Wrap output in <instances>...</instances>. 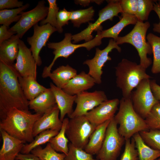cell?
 <instances>
[{
	"mask_svg": "<svg viewBox=\"0 0 160 160\" xmlns=\"http://www.w3.org/2000/svg\"><path fill=\"white\" fill-rule=\"evenodd\" d=\"M19 75L13 65L0 61V118L3 119L12 108L29 111L28 101L20 85Z\"/></svg>",
	"mask_w": 160,
	"mask_h": 160,
	"instance_id": "1",
	"label": "cell"
},
{
	"mask_svg": "<svg viewBox=\"0 0 160 160\" xmlns=\"http://www.w3.org/2000/svg\"><path fill=\"white\" fill-rule=\"evenodd\" d=\"M43 115L32 114L29 111L12 108L5 117L1 120L0 129L15 138L30 143L34 139V124Z\"/></svg>",
	"mask_w": 160,
	"mask_h": 160,
	"instance_id": "2",
	"label": "cell"
},
{
	"mask_svg": "<svg viewBox=\"0 0 160 160\" xmlns=\"http://www.w3.org/2000/svg\"><path fill=\"white\" fill-rule=\"evenodd\" d=\"M114 119L119 125V133L125 140L132 137L137 133L149 129L145 120L134 109L130 97H123L120 100L119 111Z\"/></svg>",
	"mask_w": 160,
	"mask_h": 160,
	"instance_id": "3",
	"label": "cell"
},
{
	"mask_svg": "<svg viewBox=\"0 0 160 160\" xmlns=\"http://www.w3.org/2000/svg\"><path fill=\"white\" fill-rule=\"evenodd\" d=\"M117 87L121 91L123 97L130 98L132 90L143 80L151 77L140 64L123 59L115 68Z\"/></svg>",
	"mask_w": 160,
	"mask_h": 160,
	"instance_id": "4",
	"label": "cell"
},
{
	"mask_svg": "<svg viewBox=\"0 0 160 160\" xmlns=\"http://www.w3.org/2000/svg\"><path fill=\"white\" fill-rule=\"evenodd\" d=\"M150 26L148 21L145 23L137 21L132 30L123 36H119L116 41L118 44H129L137 50L140 58V64L145 69L152 63L148 55L152 53L151 47L146 41V34Z\"/></svg>",
	"mask_w": 160,
	"mask_h": 160,
	"instance_id": "5",
	"label": "cell"
},
{
	"mask_svg": "<svg viewBox=\"0 0 160 160\" xmlns=\"http://www.w3.org/2000/svg\"><path fill=\"white\" fill-rule=\"evenodd\" d=\"M102 29V26L101 25L96 31L97 34L93 39L82 44L72 43V35L70 33H65L64 39L60 42L48 43V47L54 50L53 53L54 55V57L50 64L48 66H46V70L48 72H50L57 58L60 57L67 58L79 48L85 47L88 51H89L95 47L100 45L102 44V38L101 36V32L103 30Z\"/></svg>",
	"mask_w": 160,
	"mask_h": 160,
	"instance_id": "6",
	"label": "cell"
},
{
	"mask_svg": "<svg viewBox=\"0 0 160 160\" xmlns=\"http://www.w3.org/2000/svg\"><path fill=\"white\" fill-rule=\"evenodd\" d=\"M97 126L90 122L85 115L71 118L67 126L66 136L73 145L84 149Z\"/></svg>",
	"mask_w": 160,
	"mask_h": 160,
	"instance_id": "7",
	"label": "cell"
},
{
	"mask_svg": "<svg viewBox=\"0 0 160 160\" xmlns=\"http://www.w3.org/2000/svg\"><path fill=\"white\" fill-rule=\"evenodd\" d=\"M114 117L111 120L102 146L97 154V160H116L125 143V139L119 133Z\"/></svg>",
	"mask_w": 160,
	"mask_h": 160,
	"instance_id": "8",
	"label": "cell"
},
{
	"mask_svg": "<svg viewBox=\"0 0 160 160\" xmlns=\"http://www.w3.org/2000/svg\"><path fill=\"white\" fill-rule=\"evenodd\" d=\"M150 81V79L142 81L132 92L130 97L135 111L144 119L153 106L160 102L152 92Z\"/></svg>",
	"mask_w": 160,
	"mask_h": 160,
	"instance_id": "9",
	"label": "cell"
},
{
	"mask_svg": "<svg viewBox=\"0 0 160 160\" xmlns=\"http://www.w3.org/2000/svg\"><path fill=\"white\" fill-rule=\"evenodd\" d=\"M107 1L108 4L99 11V17L94 23H89L87 28L77 34L72 35L73 43L83 40L87 42L92 40V33L94 31H96L103 23L108 20L112 21L114 17L118 16L119 13L123 12L119 0Z\"/></svg>",
	"mask_w": 160,
	"mask_h": 160,
	"instance_id": "10",
	"label": "cell"
},
{
	"mask_svg": "<svg viewBox=\"0 0 160 160\" xmlns=\"http://www.w3.org/2000/svg\"><path fill=\"white\" fill-rule=\"evenodd\" d=\"M44 0L39 1L36 7L33 9L26 12H22L20 19L12 27L10 31L17 33L20 38L32 26L47 17L48 7L45 6Z\"/></svg>",
	"mask_w": 160,
	"mask_h": 160,
	"instance_id": "11",
	"label": "cell"
},
{
	"mask_svg": "<svg viewBox=\"0 0 160 160\" xmlns=\"http://www.w3.org/2000/svg\"><path fill=\"white\" fill-rule=\"evenodd\" d=\"M113 49H116L119 52L121 51V48L115 40L111 39L109 40L108 45L105 48L100 50L97 48L94 57L91 59L87 60L83 63V64L88 66V74L94 79L96 84H99L102 83L103 67L107 61L111 60L109 54Z\"/></svg>",
	"mask_w": 160,
	"mask_h": 160,
	"instance_id": "12",
	"label": "cell"
},
{
	"mask_svg": "<svg viewBox=\"0 0 160 160\" xmlns=\"http://www.w3.org/2000/svg\"><path fill=\"white\" fill-rule=\"evenodd\" d=\"M108 100L105 92L103 91L82 92L76 95L75 102L76 103V108L69 118L71 119L85 115L87 112Z\"/></svg>",
	"mask_w": 160,
	"mask_h": 160,
	"instance_id": "13",
	"label": "cell"
},
{
	"mask_svg": "<svg viewBox=\"0 0 160 160\" xmlns=\"http://www.w3.org/2000/svg\"><path fill=\"white\" fill-rule=\"evenodd\" d=\"M33 27V34L28 37L27 41L31 46L30 49L37 65L39 66L42 63L40 52L42 48L46 46L51 35L57 30L49 23L40 25L37 23Z\"/></svg>",
	"mask_w": 160,
	"mask_h": 160,
	"instance_id": "14",
	"label": "cell"
},
{
	"mask_svg": "<svg viewBox=\"0 0 160 160\" xmlns=\"http://www.w3.org/2000/svg\"><path fill=\"white\" fill-rule=\"evenodd\" d=\"M19 51L14 66L19 75L25 77L33 76L36 79L37 64L30 48L21 40L19 44Z\"/></svg>",
	"mask_w": 160,
	"mask_h": 160,
	"instance_id": "15",
	"label": "cell"
},
{
	"mask_svg": "<svg viewBox=\"0 0 160 160\" xmlns=\"http://www.w3.org/2000/svg\"><path fill=\"white\" fill-rule=\"evenodd\" d=\"M119 102L118 98L108 100L87 112L85 116L90 122L98 126L114 117Z\"/></svg>",
	"mask_w": 160,
	"mask_h": 160,
	"instance_id": "16",
	"label": "cell"
},
{
	"mask_svg": "<svg viewBox=\"0 0 160 160\" xmlns=\"http://www.w3.org/2000/svg\"><path fill=\"white\" fill-rule=\"evenodd\" d=\"M60 109L56 104L49 110L35 123L33 129V135L36 137L44 131L51 129L60 131L63 122L59 118Z\"/></svg>",
	"mask_w": 160,
	"mask_h": 160,
	"instance_id": "17",
	"label": "cell"
},
{
	"mask_svg": "<svg viewBox=\"0 0 160 160\" xmlns=\"http://www.w3.org/2000/svg\"><path fill=\"white\" fill-rule=\"evenodd\" d=\"M3 143L0 150V160H15L25 142L15 138L0 129Z\"/></svg>",
	"mask_w": 160,
	"mask_h": 160,
	"instance_id": "18",
	"label": "cell"
},
{
	"mask_svg": "<svg viewBox=\"0 0 160 160\" xmlns=\"http://www.w3.org/2000/svg\"><path fill=\"white\" fill-rule=\"evenodd\" d=\"M95 84V80L92 76L82 71L72 79L62 89L70 95H77L91 89Z\"/></svg>",
	"mask_w": 160,
	"mask_h": 160,
	"instance_id": "19",
	"label": "cell"
},
{
	"mask_svg": "<svg viewBox=\"0 0 160 160\" xmlns=\"http://www.w3.org/2000/svg\"><path fill=\"white\" fill-rule=\"evenodd\" d=\"M50 86L60 109V118L62 122L66 115L69 117L73 112V105L76 95H72L66 93L62 89L58 88L52 82L50 83Z\"/></svg>",
	"mask_w": 160,
	"mask_h": 160,
	"instance_id": "20",
	"label": "cell"
},
{
	"mask_svg": "<svg viewBox=\"0 0 160 160\" xmlns=\"http://www.w3.org/2000/svg\"><path fill=\"white\" fill-rule=\"evenodd\" d=\"M56 104L53 93L49 88L29 101V107L34 110L36 113L43 114Z\"/></svg>",
	"mask_w": 160,
	"mask_h": 160,
	"instance_id": "21",
	"label": "cell"
},
{
	"mask_svg": "<svg viewBox=\"0 0 160 160\" xmlns=\"http://www.w3.org/2000/svg\"><path fill=\"white\" fill-rule=\"evenodd\" d=\"M20 39L17 35H14L0 44V61L8 64H14L19 53Z\"/></svg>",
	"mask_w": 160,
	"mask_h": 160,
	"instance_id": "22",
	"label": "cell"
},
{
	"mask_svg": "<svg viewBox=\"0 0 160 160\" xmlns=\"http://www.w3.org/2000/svg\"><path fill=\"white\" fill-rule=\"evenodd\" d=\"M111 120L97 126L90 135L88 142L84 149L87 152L92 155L98 153L103 144L107 128Z\"/></svg>",
	"mask_w": 160,
	"mask_h": 160,
	"instance_id": "23",
	"label": "cell"
},
{
	"mask_svg": "<svg viewBox=\"0 0 160 160\" xmlns=\"http://www.w3.org/2000/svg\"><path fill=\"white\" fill-rule=\"evenodd\" d=\"M18 81L24 94L28 101L34 99L47 89L39 84L36 79L33 76L23 77L19 75Z\"/></svg>",
	"mask_w": 160,
	"mask_h": 160,
	"instance_id": "24",
	"label": "cell"
},
{
	"mask_svg": "<svg viewBox=\"0 0 160 160\" xmlns=\"http://www.w3.org/2000/svg\"><path fill=\"white\" fill-rule=\"evenodd\" d=\"M77 74L76 69L67 65L60 66L52 71L49 77L56 87L62 89Z\"/></svg>",
	"mask_w": 160,
	"mask_h": 160,
	"instance_id": "25",
	"label": "cell"
},
{
	"mask_svg": "<svg viewBox=\"0 0 160 160\" xmlns=\"http://www.w3.org/2000/svg\"><path fill=\"white\" fill-rule=\"evenodd\" d=\"M119 21L110 28L102 30L101 36L102 38H111L115 41L117 39L121 31L127 26L132 24L135 25L138 21L135 16L123 12Z\"/></svg>",
	"mask_w": 160,
	"mask_h": 160,
	"instance_id": "26",
	"label": "cell"
},
{
	"mask_svg": "<svg viewBox=\"0 0 160 160\" xmlns=\"http://www.w3.org/2000/svg\"><path fill=\"white\" fill-rule=\"evenodd\" d=\"M69 119L67 118H65L63 121V125L61 129L58 134L49 140V143L51 147L57 152L67 154L69 150L68 143L69 140L66 135V130Z\"/></svg>",
	"mask_w": 160,
	"mask_h": 160,
	"instance_id": "27",
	"label": "cell"
},
{
	"mask_svg": "<svg viewBox=\"0 0 160 160\" xmlns=\"http://www.w3.org/2000/svg\"><path fill=\"white\" fill-rule=\"evenodd\" d=\"M132 137L138 152L139 160H155L160 157V151L147 145L139 133L135 134Z\"/></svg>",
	"mask_w": 160,
	"mask_h": 160,
	"instance_id": "28",
	"label": "cell"
},
{
	"mask_svg": "<svg viewBox=\"0 0 160 160\" xmlns=\"http://www.w3.org/2000/svg\"><path fill=\"white\" fill-rule=\"evenodd\" d=\"M59 131L56 130L48 129L41 132L35 137L34 140L29 144H25L21 153L28 154L35 148L49 142L50 139L56 135Z\"/></svg>",
	"mask_w": 160,
	"mask_h": 160,
	"instance_id": "29",
	"label": "cell"
},
{
	"mask_svg": "<svg viewBox=\"0 0 160 160\" xmlns=\"http://www.w3.org/2000/svg\"><path fill=\"white\" fill-rule=\"evenodd\" d=\"M150 44L153 55V65L151 71L153 74L160 73V37L152 33H148L146 37Z\"/></svg>",
	"mask_w": 160,
	"mask_h": 160,
	"instance_id": "30",
	"label": "cell"
},
{
	"mask_svg": "<svg viewBox=\"0 0 160 160\" xmlns=\"http://www.w3.org/2000/svg\"><path fill=\"white\" fill-rule=\"evenodd\" d=\"M29 6L26 4L22 7L12 9L0 10V24L9 27L12 23L17 22L21 17V13L28 8Z\"/></svg>",
	"mask_w": 160,
	"mask_h": 160,
	"instance_id": "31",
	"label": "cell"
},
{
	"mask_svg": "<svg viewBox=\"0 0 160 160\" xmlns=\"http://www.w3.org/2000/svg\"><path fill=\"white\" fill-rule=\"evenodd\" d=\"M31 153L38 156L41 160H64L66 154L59 153L53 149L49 143L42 148L40 146L34 148Z\"/></svg>",
	"mask_w": 160,
	"mask_h": 160,
	"instance_id": "32",
	"label": "cell"
},
{
	"mask_svg": "<svg viewBox=\"0 0 160 160\" xmlns=\"http://www.w3.org/2000/svg\"><path fill=\"white\" fill-rule=\"evenodd\" d=\"M70 20L74 26L79 27L81 24L89 23L94 20L95 10L92 7L85 9L71 11Z\"/></svg>",
	"mask_w": 160,
	"mask_h": 160,
	"instance_id": "33",
	"label": "cell"
},
{
	"mask_svg": "<svg viewBox=\"0 0 160 160\" xmlns=\"http://www.w3.org/2000/svg\"><path fill=\"white\" fill-rule=\"evenodd\" d=\"M139 133L147 145L152 148L160 151V130L148 129Z\"/></svg>",
	"mask_w": 160,
	"mask_h": 160,
	"instance_id": "34",
	"label": "cell"
},
{
	"mask_svg": "<svg viewBox=\"0 0 160 160\" xmlns=\"http://www.w3.org/2000/svg\"><path fill=\"white\" fill-rule=\"evenodd\" d=\"M68 148L64 160H97L84 149L75 147L71 143L68 144Z\"/></svg>",
	"mask_w": 160,
	"mask_h": 160,
	"instance_id": "35",
	"label": "cell"
},
{
	"mask_svg": "<svg viewBox=\"0 0 160 160\" xmlns=\"http://www.w3.org/2000/svg\"><path fill=\"white\" fill-rule=\"evenodd\" d=\"M154 1L137 0V9L135 15L138 21L143 22L148 20L150 12L153 9Z\"/></svg>",
	"mask_w": 160,
	"mask_h": 160,
	"instance_id": "36",
	"label": "cell"
},
{
	"mask_svg": "<svg viewBox=\"0 0 160 160\" xmlns=\"http://www.w3.org/2000/svg\"><path fill=\"white\" fill-rule=\"evenodd\" d=\"M145 120L149 129L160 130V102L153 106Z\"/></svg>",
	"mask_w": 160,
	"mask_h": 160,
	"instance_id": "37",
	"label": "cell"
},
{
	"mask_svg": "<svg viewBox=\"0 0 160 160\" xmlns=\"http://www.w3.org/2000/svg\"><path fill=\"white\" fill-rule=\"evenodd\" d=\"M47 1L49 4L48 14L46 18L40 21V25L49 23L57 29V15L59 11V8L57 6L56 0H48Z\"/></svg>",
	"mask_w": 160,
	"mask_h": 160,
	"instance_id": "38",
	"label": "cell"
},
{
	"mask_svg": "<svg viewBox=\"0 0 160 160\" xmlns=\"http://www.w3.org/2000/svg\"><path fill=\"white\" fill-rule=\"evenodd\" d=\"M125 147L120 160H139L138 152L132 137L125 140Z\"/></svg>",
	"mask_w": 160,
	"mask_h": 160,
	"instance_id": "39",
	"label": "cell"
},
{
	"mask_svg": "<svg viewBox=\"0 0 160 160\" xmlns=\"http://www.w3.org/2000/svg\"><path fill=\"white\" fill-rule=\"evenodd\" d=\"M71 12L64 8L59 11L57 15V31L60 33L63 32L62 27L68 25L70 20Z\"/></svg>",
	"mask_w": 160,
	"mask_h": 160,
	"instance_id": "40",
	"label": "cell"
},
{
	"mask_svg": "<svg viewBox=\"0 0 160 160\" xmlns=\"http://www.w3.org/2000/svg\"><path fill=\"white\" fill-rule=\"evenodd\" d=\"M119 3L123 12L135 16L137 9V0H121Z\"/></svg>",
	"mask_w": 160,
	"mask_h": 160,
	"instance_id": "41",
	"label": "cell"
},
{
	"mask_svg": "<svg viewBox=\"0 0 160 160\" xmlns=\"http://www.w3.org/2000/svg\"><path fill=\"white\" fill-rule=\"evenodd\" d=\"M23 2L17 0H0V9H12L15 7H22Z\"/></svg>",
	"mask_w": 160,
	"mask_h": 160,
	"instance_id": "42",
	"label": "cell"
},
{
	"mask_svg": "<svg viewBox=\"0 0 160 160\" xmlns=\"http://www.w3.org/2000/svg\"><path fill=\"white\" fill-rule=\"evenodd\" d=\"M8 27L4 25H2L0 27V44L3 41L10 39L16 33L10 31Z\"/></svg>",
	"mask_w": 160,
	"mask_h": 160,
	"instance_id": "43",
	"label": "cell"
},
{
	"mask_svg": "<svg viewBox=\"0 0 160 160\" xmlns=\"http://www.w3.org/2000/svg\"><path fill=\"white\" fill-rule=\"evenodd\" d=\"M150 84L151 89L154 96L160 102V86L154 80H150Z\"/></svg>",
	"mask_w": 160,
	"mask_h": 160,
	"instance_id": "44",
	"label": "cell"
},
{
	"mask_svg": "<svg viewBox=\"0 0 160 160\" xmlns=\"http://www.w3.org/2000/svg\"><path fill=\"white\" fill-rule=\"evenodd\" d=\"M153 10L158 15L160 21L159 23H155L153 24V30L154 32L160 33V5L158 3H154Z\"/></svg>",
	"mask_w": 160,
	"mask_h": 160,
	"instance_id": "45",
	"label": "cell"
},
{
	"mask_svg": "<svg viewBox=\"0 0 160 160\" xmlns=\"http://www.w3.org/2000/svg\"><path fill=\"white\" fill-rule=\"evenodd\" d=\"M17 160H41L36 156L32 153H19L16 157Z\"/></svg>",
	"mask_w": 160,
	"mask_h": 160,
	"instance_id": "46",
	"label": "cell"
},
{
	"mask_svg": "<svg viewBox=\"0 0 160 160\" xmlns=\"http://www.w3.org/2000/svg\"><path fill=\"white\" fill-rule=\"evenodd\" d=\"M103 1V0H75V2L76 4H79L85 7L88 5L90 2H95L98 4H101Z\"/></svg>",
	"mask_w": 160,
	"mask_h": 160,
	"instance_id": "47",
	"label": "cell"
},
{
	"mask_svg": "<svg viewBox=\"0 0 160 160\" xmlns=\"http://www.w3.org/2000/svg\"><path fill=\"white\" fill-rule=\"evenodd\" d=\"M160 160V157H159V158H158V159H156V160Z\"/></svg>",
	"mask_w": 160,
	"mask_h": 160,
	"instance_id": "48",
	"label": "cell"
},
{
	"mask_svg": "<svg viewBox=\"0 0 160 160\" xmlns=\"http://www.w3.org/2000/svg\"><path fill=\"white\" fill-rule=\"evenodd\" d=\"M158 4L160 5V0L158 1Z\"/></svg>",
	"mask_w": 160,
	"mask_h": 160,
	"instance_id": "49",
	"label": "cell"
},
{
	"mask_svg": "<svg viewBox=\"0 0 160 160\" xmlns=\"http://www.w3.org/2000/svg\"></svg>",
	"mask_w": 160,
	"mask_h": 160,
	"instance_id": "50",
	"label": "cell"
}]
</instances>
